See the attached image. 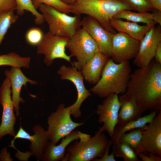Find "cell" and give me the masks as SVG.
<instances>
[{
    "label": "cell",
    "instance_id": "cell-1",
    "mask_svg": "<svg viewBox=\"0 0 161 161\" xmlns=\"http://www.w3.org/2000/svg\"><path fill=\"white\" fill-rule=\"evenodd\" d=\"M124 96L143 112L161 111V64L153 60L131 74Z\"/></svg>",
    "mask_w": 161,
    "mask_h": 161
},
{
    "label": "cell",
    "instance_id": "cell-2",
    "mask_svg": "<svg viewBox=\"0 0 161 161\" xmlns=\"http://www.w3.org/2000/svg\"><path fill=\"white\" fill-rule=\"evenodd\" d=\"M69 6L71 13L91 17L114 34L116 30L111 25L114 16L123 10H134L126 0H77Z\"/></svg>",
    "mask_w": 161,
    "mask_h": 161
},
{
    "label": "cell",
    "instance_id": "cell-3",
    "mask_svg": "<svg viewBox=\"0 0 161 161\" xmlns=\"http://www.w3.org/2000/svg\"><path fill=\"white\" fill-rule=\"evenodd\" d=\"M131 70L129 61L117 64L109 58L100 80L89 91L101 97L124 94L127 87Z\"/></svg>",
    "mask_w": 161,
    "mask_h": 161
},
{
    "label": "cell",
    "instance_id": "cell-4",
    "mask_svg": "<svg viewBox=\"0 0 161 161\" xmlns=\"http://www.w3.org/2000/svg\"><path fill=\"white\" fill-rule=\"evenodd\" d=\"M112 142L98 131L87 139L72 142L66 148L62 161H90L100 158Z\"/></svg>",
    "mask_w": 161,
    "mask_h": 161
},
{
    "label": "cell",
    "instance_id": "cell-5",
    "mask_svg": "<svg viewBox=\"0 0 161 161\" xmlns=\"http://www.w3.org/2000/svg\"><path fill=\"white\" fill-rule=\"evenodd\" d=\"M38 8L48 25L49 32L53 35L69 38L81 26L80 15L70 16L44 4Z\"/></svg>",
    "mask_w": 161,
    "mask_h": 161
},
{
    "label": "cell",
    "instance_id": "cell-6",
    "mask_svg": "<svg viewBox=\"0 0 161 161\" xmlns=\"http://www.w3.org/2000/svg\"><path fill=\"white\" fill-rule=\"evenodd\" d=\"M69 109L61 104L55 112L47 118L48 128L47 131L49 140L57 145L62 138L70 134L77 128L83 125L84 122L76 123L71 117Z\"/></svg>",
    "mask_w": 161,
    "mask_h": 161
},
{
    "label": "cell",
    "instance_id": "cell-7",
    "mask_svg": "<svg viewBox=\"0 0 161 161\" xmlns=\"http://www.w3.org/2000/svg\"><path fill=\"white\" fill-rule=\"evenodd\" d=\"M66 47L71 56L77 61L72 62V66L80 70L82 66L95 54L99 51L97 45L91 37L83 28H80L69 39Z\"/></svg>",
    "mask_w": 161,
    "mask_h": 161
},
{
    "label": "cell",
    "instance_id": "cell-8",
    "mask_svg": "<svg viewBox=\"0 0 161 161\" xmlns=\"http://www.w3.org/2000/svg\"><path fill=\"white\" fill-rule=\"evenodd\" d=\"M69 39L53 35L48 31L44 35L42 41L37 46V53L44 55V62L47 66H50L54 60L58 58L72 64L71 57L65 52Z\"/></svg>",
    "mask_w": 161,
    "mask_h": 161
},
{
    "label": "cell",
    "instance_id": "cell-9",
    "mask_svg": "<svg viewBox=\"0 0 161 161\" xmlns=\"http://www.w3.org/2000/svg\"><path fill=\"white\" fill-rule=\"evenodd\" d=\"M11 93L10 82L9 79L6 77L0 88V103L2 107L0 125V139L7 135L14 137L16 134L14 126L16 118L14 112Z\"/></svg>",
    "mask_w": 161,
    "mask_h": 161
},
{
    "label": "cell",
    "instance_id": "cell-10",
    "mask_svg": "<svg viewBox=\"0 0 161 161\" xmlns=\"http://www.w3.org/2000/svg\"><path fill=\"white\" fill-rule=\"evenodd\" d=\"M143 152L153 153L161 157V111L142 128L140 142L135 152L137 155Z\"/></svg>",
    "mask_w": 161,
    "mask_h": 161
},
{
    "label": "cell",
    "instance_id": "cell-11",
    "mask_svg": "<svg viewBox=\"0 0 161 161\" xmlns=\"http://www.w3.org/2000/svg\"><path fill=\"white\" fill-rule=\"evenodd\" d=\"M62 80H68L71 81L75 85L77 92V97L75 102L68 107L71 115L75 118L80 117L81 115L80 110L81 106L84 101L91 94L85 86L83 78L81 72L78 71L74 66L67 67L62 66L58 71Z\"/></svg>",
    "mask_w": 161,
    "mask_h": 161
},
{
    "label": "cell",
    "instance_id": "cell-12",
    "mask_svg": "<svg viewBox=\"0 0 161 161\" xmlns=\"http://www.w3.org/2000/svg\"><path fill=\"white\" fill-rule=\"evenodd\" d=\"M120 106L118 95L115 94L106 97L102 103L97 106L96 112L99 116L98 122L103 123L99 131H106L110 137L112 136L117 123Z\"/></svg>",
    "mask_w": 161,
    "mask_h": 161
},
{
    "label": "cell",
    "instance_id": "cell-13",
    "mask_svg": "<svg viewBox=\"0 0 161 161\" xmlns=\"http://www.w3.org/2000/svg\"><path fill=\"white\" fill-rule=\"evenodd\" d=\"M140 41L123 33L114 34L110 57L116 63L129 61L136 57Z\"/></svg>",
    "mask_w": 161,
    "mask_h": 161
},
{
    "label": "cell",
    "instance_id": "cell-14",
    "mask_svg": "<svg viewBox=\"0 0 161 161\" xmlns=\"http://www.w3.org/2000/svg\"><path fill=\"white\" fill-rule=\"evenodd\" d=\"M160 26L152 27L140 41L138 53L134 64L139 68L148 64L154 58L157 48L161 42Z\"/></svg>",
    "mask_w": 161,
    "mask_h": 161
},
{
    "label": "cell",
    "instance_id": "cell-15",
    "mask_svg": "<svg viewBox=\"0 0 161 161\" xmlns=\"http://www.w3.org/2000/svg\"><path fill=\"white\" fill-rule=\"evenodd\" d=\"M81 26L95 41L99 51L110 57L114 34L106 29L95 19L88 16L81 20Z\"/></svg>",
    "mask_w": 161,
    "mask_h": 161
},
{
    "label": "cell",
    "instance_id": "cell-16",
    "mask_svg": "<svg viewBox=\"0 0 161 161\" xmlns=\"http://www.w3.org/2000/svg\"><path fill=\"white\" fill-rule=\"evenodd\" d=\"M32 130L34 134L31 135L20 125V128L9 146L15 148L14 143L17 139L29 140L30 142L29 153L27 155L34 156L37 160H41L44 148L47 143L49 141L47 131L41 126L37 125L34 126Z\"/></svg>",
    "mask_w": 161,
    "mask_h": 161
},
{
    "label": "cell",
    "instance_id": "cell-17",
    "mask_svg": "<svg viewBox=\"0 0 161 161\" xmlns=\"http://www.w3.org/2000/svg\"><path fill=\"white\" fill-rule=\"evenodd\" d=\"M91 135L78 130H73L61 139L58 145H55L49 140L46 144L41 160L43 161H62L68 145L76 140L87 139Z\"/></svg>",
    "mask_w": 161,
    "mask_h": 161
},
{
    "label": "cell",
    "instance_id": "cell-18",
    "mask_svg": "<svg viewBox=\"0 0 161 161\" xmlns=\"http://www.w3.org/2000/svg\"><path fill=\"white\" fill-rule=\"evenodd\" d=\"M4 74L6 77L9 79L10 82L12 99L14 105V110L16 112V115L18 116L19 115V103L25 102L20 97L22 87L23 86H26L28 83L33 85L37 84V83L26 77L20 68L11 67L10 70L5 71Z\"/></svg>",
    "mask_w": 161,
    "mask_h": 161
},
{
    "label": "cell",
    "instance_id": "cell-19",
    "mask_svg": "<svg viewBox=\"0 0 161 161\" xmlns=\"http://www.w3.org/2000/svg\"><path fill=\"white\" fill-rule=\"evenodd\" d=\"M109 57L98 51L82 66L83 78L90 83L96 84L100 80L103 69Z\"/></svg>",
    "mask_w": 161,
    "mask_h": 161
},
{
    "label": "cell",
    "instance_id": "cell-20",
    "mask_svg": "<svg viewBox=\"0 0 161 161\" xmlns=\"http://www.w3.org/2000/svg\"><path fill=\"white\" fill-rule=\"evenodd\" d=\"M111 25L118 32L125 33L140 41L146 32L154 26L147 24L140 25L136 23L115 18L112 19Z\"/></svg>",
    "mask_w": 161,
    "mask_h": 161
},
{
    "label": "cell",
    "instance_id": "cell-21",
    "mask_svg": "<svg viewBox=\"0 0 161 161\" xmlns=\"http://www.w3.org/2000/svg\"><path fill=\"white\" fill-rule=\"evenodd\" d=\"M119 99L121 106L117 125H123L142 117L143 112L133 100L123 95L119 97Z\"/></svg>",
    "mask_w": 161,
    "mask_h": 161
},
{
    "label": "cell",
    "instance_id": "cell-22",
    "mask_svg": "<svg viewBox=\"0 0 161 161\" xmlns=\"http://www.w3.org/2000/svg\"><path fill=\"white\" fill-rule=\"evenodd\" d=\"M158 112L155 111L137 120L131 121L123 125H117L115 127L111 140L112 144L119 142L120 138L123 134L133 129L144 127L156 116Z\"/></svg>",
    "mask_w": 161,
    "mask_h": 161
},
{
    "label": "cell",
    "instance_id": "cell-23",
    "mask_svg": "<svg viewBox=\"0 0 161 161\" xmlns=\"http://www.w3.org/2000/svg\"><path fill=\"white\" fill-rule=\"evenodd\" d=\"M113 18L123 19L138 23L154 26L156 23L153 19L151 13L148 12H135L128 10H122L115 15Z\"/></svg>",
    "mask_w": 161,
    "mask_h": 161
},
{
    "label": "cell",
    "instance_id": "cell-24",
    "mask_svg": "<svg viewBox=\"0 0 161 161\" xmlns=\"http://www.w3.org/2000/svg\"><path fill=\"white\" fill-rule=\"evenodd\" d=\"M14 10L0 8V46L8 30L18 19Z\"/></svg>",
    "mask_w": 161,
    "mask_h": 161
},
{
    "label": "cell",
    "instance_id": "cell-25",
    "mask_svg": "<svg viewBox=\"0 0 161 161\" xmlns=\"http://www.w3.org/2000/svg\"><path fill=\"white\" fill-rule=\"evenodd\" d=\"M30 58L23 57L13 52L0 55V66H9L11 67L28 68Z\"/></svg>",
    "mask_w": 161,
    "mask_h": 161
},
{
    "label": "cell",
    "instance_id": "cell-26",
    "mask_svg": "<svg viewBox=\"0 0 161 161\" xmlns=\"http://www.w3.org/2000/svg\"><path fill=\"white\" fill-rule=\"evenodd\" d=\"M112 144V152L115 156L123 158L124 161H141L134 150L128 144L119 142Z\"/></svg>",
    "mask_w": 161,
    "mask_h": 161
},
{
    "label": "cell",
    "instance_id": "cell-27",
    "mask_svg": "<svg viewBox=\"0 0 161 161\" xmlns=\"http://www.w3.org/2000/svg\"><path fill=\"white\" fill-rule=\"evenodd\" d=\"M16 10L17 14L22 16L26 10L30 12L35 17V22L38 25H41L45 21L42 14L39 12L35 7L32 0H15Z\"/></svg>",
    "mask_w": 161,
    "mask_h": 161
},
{
    "label": "cell",
    "instance_id": "cell-28",
    "mask_svg": "<svg viewBox=\"0 0 161 161\" xmlns=\"http://www.w3.org/2000/svg\"><path fill=\"white\" fill-rule=\"evenodd\" d=\"M141 134L142 128L136 129L122 135L119 142L128 144L135 151L140 144Z\"/></svg>",
    "mask_w": 161,
    "mask_h": 161
},
{
    "label": "cell",
    "instance_id": "cell-29",
    "mask_svg": "<svg viewBox=\"0 0 161 161\" xmlns=\"http://www.w3.org/2000/svg\"><path fill=\"white\" fill-rule=\"evenodd\" d=\"M44 34L42 30L36 27L29 29L25 34V39L29 44L33 46H37L42 41Z\"/></svg>",
    "mask_w": 161,
    "mask_h": 161
},
{
    "label": "cell",
    "instance_id": "cell-30",
    "mask_svg": "<svg viewBox=\"0 0 161 161\" xmlns=\"http://www.w3.org/2000/svg\"><path fill=\"white\" fill-rule=\"evenodd\" d=\"M33 4L37 9L41 4H44L51 6L62 13L68 14L71 13L69 5L65 4L59 0H32Z\"/></svg>",
    "mask_w": 161,
    "mask_h": 161
},
{
    "label": "cell",
    "instance_id": "cell-31",
    "mask_svg": "<svg viewBox=\"0 0 161 161\" xmlns=\"http://www.w3.org/2000/svg\"><path fill=\"white\" fill-rule=\"evenodd\" d=\"M133 8L138 12L152 11L153 9L149 0H126Z\"/></svg>",
    "mask_w": 161,
    "mask_h": 161
},
{
    "label": "cell",
    "instance_id": "cell-32",
    "mask_svg": "<svg viewBox=\"0 0 161 161\" xmlns=\"http://www.w3.org/2000/svg\"><path fill=\"white\" fill-rule=\"evenodd\" d=\"M137 155L142 161H161V157L152 153L143 152Z\"/></svg>",
    "mask_w": 161,
    "mask_h": 161
},
{
    "label": "cell",
    "instance_id": "cell-33",
    "mask_svg": "<svg viewBox=\"0 0 161 161\" xmlns=\"http://www.w3.org/2000/svg\"><path fill=\"white\" fill-rule=\"evenodd\" d=\"M112 144L111 142L108 145L105 153L102 157L100 158H96L93 160V161H116L115 156L112 152L110 154H109V152L110 147Z\"/></svg>",
    "mask_w": 161,
    "mask_h": 161
},
{
    "label": "cell",
    "instance_id": "cell-34",
    "mask_svg": "<svg viewBox=\"0 0 161 161\" xmlns=\"http://www.w3.org/2000/svg\"><path fill=\"white\" fill-rule=\"evenodd\" d=\"M16 5L15 0H0V8L16 10Z\"/></svg>",
    "mask_w": 161,
    "mask_h": 161
},
{
    "label": "cell",
    "instance_id": "cell-35",
    "mask_svg": "<svg viewBox=\"0 0 161 161\" xmlns=\"http://www.w3.org/2000/svg\"><path fill=\"white\" fill-rule=\"evenodd\" d=\"M153 19L156 24L161 26V11L153 9L152 11Z\"/></svg>",
    "mask_w": 161,
    "mask_h": 161
},
{
    "label": "cell",
    "instance_id": "cell-36",
    "mask_svg": "<svg viewBox=\"0 0 161 161\" xmlns=\"http://www.w3.org/2000/svg\"><path fill=\"white\" fill-rule=\"evenodd\" d=\"M10 153L7 152L6 147L3 148L0 153V160L2 161H12Z\"/></svg>",
    "mask_w": 161,
    "mask_h": 161
},
{
    "label": "cell",
    "instance_id": "cell-37",
    "mask_svg": "<svg viewBox=\"0 0 161 161\" xmlns=\"http://www.w3.org/2000/svg\"><path fill=\"white\" fill-rule=\"evenodd\" d=\"M154 58L155 61L161 64V42L159 44L157 48Z\"/></svg>",
    "mask_w": 161,
    "mask_h": 161
},
{
    "label": "cell",
    "instance_id": "cell-38",
    "mask_svg": "<svg viewBox=\"0 0 161 161\" xmlns=\"http://www.w3.org/2000/svg\"><path fill=\"white\" fill-rule=\"evenodd\" d=\"M153 9L161 11V0H149Z\"/></svg>",
    "mask_w": 161,
    "mask_h": 161
},
{
    "label": "cell",
    "instance_id": "cell-39",
    "mask_svg": "<svg viewBox=\"0 0 161 161\" xmlns=\"http://www.w3.org/2000/svg\"><path fill=\"white\" fill-rule=\"evenodd\" d=\"M63 3L70 5L74 3L77 0H59Z\"/></svg>",
    "mask_w": 161,
    "mask_h": 161
}]
</instances>
